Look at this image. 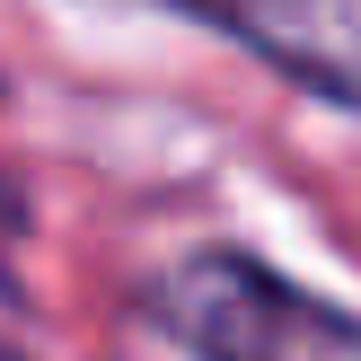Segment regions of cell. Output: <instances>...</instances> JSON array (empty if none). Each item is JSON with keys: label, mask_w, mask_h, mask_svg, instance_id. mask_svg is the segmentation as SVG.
Wrapping results in <instances>:
<instances>
[{"label": "cell", "mask_w": 361, "mask_h": 361, "mask_svg": "<svg viewBox=\"0 0 361 361\" xmlns=\"http://www.w3.org/2000/svg\"><path fill=\"white\" fill-rule=\"evenodd\" d=\"M159 326L194 361H361L353 309L282 282L274 264L238 256V247H203V256L168 264Z\"/></svg>", "instance_id": "6da1fadb"}, {"label": "cell", "mask_w": 361, "mask_h": 361, "mask_svg": "<svg viewBox=\"0 0 361 361\" xmlns=\"http://www.w3.org/2000/svg\"><path fill=\"white\" fill-rule=\"evenodd\" d=\"M309 97L361 115V0H194Z\"/></svg>", "instance_id": "7a4b0ae2"}]
</instances>
